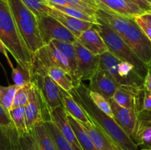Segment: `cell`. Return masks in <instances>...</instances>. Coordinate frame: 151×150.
I'll use <instances>...</instances> for the list:
<instances>
[{"instance_id":"cell-1","label":"cell","mask_w":151,"mask_h":150,"mask_svg":"<svg viewBox=\"0 0 151 150\" xmlns=\"http://www.w3.org/2000/svg\"><path fill=\"white\" fill-rule=\"evenodd\" d=\"M69 94L78 103L92 124L104 130L121 150H139V146L110 117L97 108L88 94V87L83 82L74 87Z\"/></svg>"},{"instance_id":"cell-2","label":"cell","mask_w":151,"mask_h":150,"mask_svg":"<svg viewBox=\"0 0 151 150\" xmlns=\"http://www.w3.org/2000/svg\"><path fill=\"white\" fill-rule=\"evenodd\" d=\"M0 42L17 64L30 73L32 54L18 29L7 0H0Z\"/></svg>"},{"instance_id":"cell-3","label":"cell","mask_w":151,"mask_h":150,"mask_svg":"<svg viewBox=\"0 0 151 150\" xmlns=\"http://www.w3.org/2000/svg\"><path fill=\"white\" fill-rule=\"evenodd\" d=\"M18 29L31 54L44 44L38 29L37 16L21 0H7Z\"/></svg>"},{"instance_id":"cell-4","label":"cell","mask_w":151,"mask_h":150,"mask_svg":"<svg viewBox=\"0 0 151 150\" xmlns=\"http://www.w3.org/2000/svg\"><path fill=\"white\" fill-rule=\"evenodd\" d=\"M92 27L97 31L104 41L109 52L123 61L131 63L139 76L144 80L148 68L135 55L123 38L105 24H93Z\"/></svg>"},{"instance_id":"cell-5","label":"cell","mask_w":151,"mask_h":150,"mask_svg":"<svg viewBox=\"0 0 151 150\" xmlns=\"http://www.w3.org/2000/svg\"><path fill=\"white\" fill-rule=\"evenodd\" d=\"M53 66H58L71 74L70 68L63 53L52 42L46 44L32 54L30 77L47 76L48 70ZM72 75V74H71Z\"/></svg>"},{"instance_id":"cell-6","label":"cell","mask_w":151,"mask_h":150,"mask_svg":"<svg viewBox=\"0 0 151 150\" xmlns=\"http://www.w3.org/2000/svg\"><path fill=\"white\" fill-rule=\"evenodd\" d=\"M100 69L107 71L120 85H143L144 80L136 71L131 63L123 61L109 51L100 55Z\"/></svg>"},{"instance_id":"cell-7","label":"cell","mask_w":151,"mask_h":150,"mask_svg":"<svg viewBox=\"0 0 151 150\" xmlns=\"http://www.w3.org/2000/svg\"><path fill=\"white\" fill-rule=\"evenodd\" d=\"M25 119L27 130H32L35 126L44 122L51 121L50 111L47 108L39 90L32 82L28 89V101L24 106Z\"/></svg>"},{"instance_id":"cell-8","label":"cell","mask_w":151,"mask_h":150,"mask_svg":"<svg viewBox=\"0 0 151 150\" xmlns=\"http://www.w3.org/2000/svg\"><path fill=\"white\" fill-rule=\"evenodd\" d=\"M76 52V71L74 77V87L84 80H89L100 69V55H94L83 46L78 41L73 42Z\"/></svg>"},{"instance_id":"cell-9","label":"cell","mask_w":151,"mask_h":150,"mask_svg":"<svg viewBox=\"0 0 151 150\" xmlns=\"http://www.w3.org/2000/svg\"><path fill=\"white\" fill-rule=\"evenodd\" d=\"M39 33L44 45L52 41L73 43L77 38L60 21L50 15L38 16Z\"/></svg>"},{"instance_id":"cell-10","label":"cell","mask_w":151,"mask_h":150,"mask_svg":"<svg viewBox=\"0 0 151 150\" xmlns=\"http://www.w3.org/2000/svg\"><path fill=\"white\" fill-rule=\"evenodd\" d=\"M122 38L135 55L147 68L151 67V41L134 19Z\"/></svg>"},{"instance_id":"cell-11","label":"cell","mask_w":151,"mask_h":150,"mask_svg":"<svg viewBox=\"0 0 151 150\" xmlns=\"http://www.w3.org/2000/svg\"><path fill=\"white\" fill-rule=\"evenodd\" d=\"M39 90L41 95L51 113L57 107H62V88H60L49 76H35L31 79Z\"/></svg>"},{"instance_id":"cell-12","label":"cell","mask_w":151,"mask_h":150,"mask_svg":"<svg viewBox=\"0 0 151 150\" xmlns=\"http://www.w3.org/2000/svg\"><path fill=\"white\" fill-rule=\"evenodd\" d=\"M144 89V85H120L116 88L112 99L119 105L138 113L142 110Z\"/></svg>"},{"instance_id":"cell-13","label":"cell","mask_w":151,"mask_h":150,"mask_svg":"<svg viewBox=\"0 0 151 150\" xmlns=\"http://www.w3.org/2000/svg\"><path fill=\"white\" fill-rule=\"evenodd\" d=\"M95 1L97 5V9L95 13V17L97 22L105 24L122 38L131 26V21L134 19H128L119 16L108 9L97 0Z\"/></svg>"},{"instance_id":"cell-14","label":"cell","mask_w":151,"mask_h":150,"mask_svg":"<svg viewBox=\"0 0 151 150\" xmlns=\"http://www.w3.org/2000/svg\"><path fill=\"white\" fill-rule=\"evenodd\" d=\"M89 81L88 89L99 93L107 100L112 99L114 94L119 86L114 78L107 71L103 69H99Z\"/></svg>"},{"instance_id":"cell-15","label":"cell","mask_w":151,"mask_h":150,"mask_svg":"<svg viewBox=\"0 0 151 150\" xmlns=\"http://www.w3.org/2000/svg\"><path fill=\"white\" fill-rule=\"evenodd\" d=\"M109 101L111 107L114 119L131 139L135 130L137 113L132 109L125 108L119 105L113 99H111Z\"/></svg>"},{"instance_id":"cell-16","label":"cell","mask_w":151,"mask_h":150,"mask_svg":"<svg viewBox=\"0 0 151 150\" xmlns=\"http://www.w3.org/2000/svg\"><path fill=\"white\" fill-rule=\"evenodd\" d=\"M50 115L52 121L58 126L65 138L73 147L74 150H83L77 139L75 132L68 121L66 113L63 107H59L54 109L51 111Z\"/></svg>"},{"instance_id":"cell-17","label":"cell","mask_w":151,"mask_h":150,"mask_svg":"<svg viewBox=\"0 0 151 150\" xmlns=\"http://www.w3.org/2000/svg\"><path fill=\"white\" fill-rule=\"evenodd\" d=\"M79 123L98 150H121L109 135L100 127L91 123Z\"/></svg>"},{"instance_id":"cell-18","label":"cell","mask_w":151,"mask_h":150,"mask_svg":"<svg viewBox=\"0 0 151 150\" xmlns=\"http://www.w3.org/2000/svg\"><path fill=\"white\" fill-rule=\"evenodd\" d=\"M131 140L139 147L151 141V112L142 110L137 113L135 130Z\"/></svg>"},{"instance_id":"cell-19","label":"cell","mask_w":151,"mask_h":150,"mask_svg":"<svg viewBox=\"0 0 151 150\" xmlns=\"http://www.w3.org/2000/svg\"><path fill=\"white\" fill-rule=\"evenodd\" d=\"M77 41L94 55H101L109 51L102 37L92 26L83 32Z\"/></svg>"},{"instance_id":"cell-20","label":"cell","mask_w":151,"mask_h":150,"mask_svg":"<svg viewBox=\"0 0 151 150\" xmlns=\"http://www.w3.org/2000/svg\"><path fill=\"white\" fill-rule=\"evenodd\" d=\"M103 5L107 7L114 13L128 18L134 19L137 16H140L145 12L137 4H134L129 0H97Z\"/></svg>"},{"instance_id":"cell-21","label":"cell","mask_w":151,"mask_h":150,"mask_svg":"<svg viewBox=\"0 0 151 150\" xmlns=\"http://www.w3.org/2000/svg\"><path fill=\"white\" fill-rule=\"evenodd\" d=\"M50 16H53L55 19L60 21L65 27L67 28L77 38L80 36L81 33L84 31L87 30L93 26V23L87 21L81 20V19H76L72 16H68L59 10H56L52 7L50 11Z\"/></svg>"},{"instance_id":"cell-22","label":"cell","mask_w":151,"mask_h":150,"mask_svg":"<svg viewBox=\"0 0 151 150\" xmlns=\"http://www.w3.org/2000/svg\"><path fill=\"white\" fill-rule=\"evenodd\" d=\"M62 98H63L62 107L66 113L70 115L79 122L91 123L86 114L84 113L81 106L74 99L73 97L69 92H66L62 89Z\"/></svg>"},{"instance_id":"cell-23","label":"cell","mask_w":151,"mask_h":150,"mask_svg":"<svg viewBox=\"0 0 151 150\" xmlns=\"http://www.w3.org/2000/svg\"><path fill=\"white\" fill-rule=\"evenodd\" d=\"M19 132L16 127L0 125V150H18Z\"/></svg>"},{"instance_id":"cell-24","label":"cell","mask_w":151,"mask_h":150,"mask_svg":"<svg viewBox=\"0 0 151 150\" xmlns=\"http://www.w3.org/2000/svg\"><path fill=\"white\" fill-rule=\"evenodd\" d=\"M47 76H50L60 88L69 92L74 88L73 78L68 71L58 66H53L48 70Z\"/></svg>"},{"instance_id":"cell-25","label":"cell","mask_w":151,"mask_h":150,"mask_svg":"<svg viewBox=\"0 0 151 150\" xmlns=\"http://www.w3.org/2000/svg\"><path fill=\"white\" fill-rule=\"evenodd\" d=\"M66 116H67L68 121H69V122L70 123L71 126H72V129H73L74 132H75V135H76L77 137V139H78V142H79L82 149L98 150L96 148L94 144H93L91 140L90 139L89 136H88V134L86 133L85 129L83 128V126H81V124L79 123V121H78L76 119H74L72 116H71L70 115H69L68 113H66Z\"/></svg>"},{"instance_id":"cell-26","label":"cell","mask_w":151,"mask_h":150,"mask_svg":"<svg viewBox=\"0 0 151 150\" xmlns=\"http://www.w3.org/2000/svg\"><path fill=\"white\" fill-rule=\"evenodd\" d=\"M32 130L40 150H58L44 124L36 125Z\"/></svg>"},{"instance_id":"cell-27","label":"cell","mask_w":151,"mask_h":150,"mask_svg":"<svg viewBox=\"0 0 151 150\" xmlns=\"http://www.w3.org/2000/svg\"><path fill=\"white\" fill-rule=\"evenodd\" d=\"M55 46L58 49L65 57L67 60L68 63H69V68H70L71 74H72V78L75 77V73L76 71V52H75V47H74L73 43L70 42H65V41H52Z\"/></svg>"},{"instance_id":"cell-28","label":"cell","mask_w":151,"mask_h":150,"mask_svg":"<svg viewBox=\"0 0 151 150\" xmlns=\"http://www.w3.org/2000/svg\"><path fill=\"white\" fill-rule=\"evenodd\" d=\"M44 125L54 141L58 150H74L73 147L68 142L58 126L52 121L44 122Z\"/></svg>"},{"instance_id":"cell-29","label":"cell","mask_w":151,"mask_h":150,"mask_svg":"<svg viewBox=\"0 0 151 150\" xmlns=\"http://www.w3.org/2000/svg\"><path fill=\"white\" fill-rule=\"evenodd\" d=\"M47 4H48L50 7H52V8L54 9H56V10H59V11L62 12V13L68 15V16H72V17L81 19V20L87 21L91 22V23L93 24H98L96 17L90 16V15L87 14V13L81 11V10H78V9L74 8V7H70V6L60 5V4H53V3L49 2V1H47Z\"/></svg>"},{"instance_id":"cell-30","label":"cell","mask_w":151,"mask_h":150,"mask_svg":"<svg viewBox=\"0 0 151 150\" xmlns=\"http://www.w3.org/2000/svg\"><path fill=\"white\" fill-rule=\"evenodd\" d=\"M9 113L16 130L19 132V135L27 132L24 107H18L10 109Z\"/></svg>"},{"instance_id":"cell-31","label":"cell","mask_w":151,"mask_h":150,"mask_svg":"<svg viewBox=\"0 0 151 150\" xmlns=\"http://www.w3.org/2000/svg\"><path fill=\"white\" fill-rule=\"evenodd\" d=\"M35 16H38L49 15L52 7L47 4V0H21Z\"/></svg>"},{"instance_id":"cell-32","label":"cell","mask_w":151,"mask_h":150,"mask_svg":"<svg viewBox=\"0 0 151 150\" xmlns=\"http://www.w3.org/2000/svg\"><path fill=\"white\" fill-rule=\"evenodd\" d=\"M65 1L71 7L95 17V13L97 9L95 0H65Z\"/></svg>"},{"instance_id":"cell-33","label":"cell","mask_w":151,"mask_h":150,"mask_svg":"<svg viewBox=\"0 0 151 150\" xmlns=\"http://www.w3.org/2000/svg\"><path fill=\"white\" fill-rule=\"evenodd\" d=\"M17 88L14 84L6 87L0 85V103L8 112L11 109L12 103Z\"/></svg>"},{"instance_id":"cell-34","label":"cell","mask_w":151,"mask_h":150,"mask_svg":"<svg viewBox=\"0 0 151 150\" xmlns=\"http://www.w3.org/2000/svg\"><path fill=\"white\" fill-rule=\"evenodd\" d=\"M12 78L17 88L24 86L31 82L30 73L18 64L16 68L12 69Z\"/></svg>"},{"instance_id":"cell-35","label":"cell","mask_w":151,"mask_h":150,"mask_svg":"<svg viewBox=\"0 0 151 150\" xmlns=\"http://www.w3.org/2000/svg\"><path fill=\"white\" fill-rule=\"evenodd\" d=\"M88 94H89L91 99L92 100V101L97 108L100 109L101 111H103V113H105L109 116L113 118V113H112L111 107L109 100L106 99L103 95H101L99 93L90 91L89 89H88Z\"/></svg>"},{"instance_id":"cell-36","label":"cell","mask_w":151,"mask_h":150,"mask_svg":"<svg viewBox=\"0 0 151 150\" xmlns=\"http://www.w3.org/2000/svg\"><path fill=\"white\" fill-rule=\"evenodd\" d=\"M18 150H40L32 130L19 135Z\"/></svg>"},{"instance_id":"cell-37","label":"cell","mask_w":151,"mask_h":150,"mask_svg":"<svg viewBox=\"0 0 151 150\" xmlns=\"http://www.w3.org/2000/svg\"><path fill=\"white\" fill-rule=\"evenodd\" d=\"M29 83L24 86L17 88L12 103L11 109L18 107H24L26 105L28 101V89H29Z\"/></svg>"},{"instance_id":"cell-38","label":"cell","mask_w":151,"mask_h":150,"mask_svg":"<svg viewBox=\"0 0 151 150\" xmlns=\"http://www.w3.org/2000/svg\"><path fill=\"white\" fill-rule=\"evenodd\" d=\"M0 125L3 126H13V121L10 116V113L0 103Z\"/></svg>"},{"instance_id":"cell-39","label":"cell","mask_w":151,"mask_h":150,"mask_svg":"<svg viewBox=\"0 0 151 150\" xmlns=\"http://www.w3.org/2000/svg\"><path fill=\"white\" fill-rule=\"evenodd\" d=\"M134 20L135 21L136 23L140 27V29L144 32V33L145 34L146 36L149 38V40L151 41V26L149 24H147V23L144 21L139 16H137L134 19Z\"/></svg>"},{"instance_id":"cell-40","label":"cell","mask_w":151,"mask_h":150,"mask_svg":"<svg viewBox=\"0 0 151 150\" xmlns=\"http://www.w3.org/2000/svg\"><path fill=\"white\" fill-rule=\"evenodd\" d=\"M142 110L151 112V92L146 88L144 89Z\"/></svg>"},{"instance_id":"cell-41","label":"cell","mask_w":151,"mask_h":150,"mask_svg":"<svg viewBox=\"0 0 151 150\" xmlns=\"http://www.w3.org/2000/svg\"><path fill=\"white\" fill-rule=\"evenodd\" d=\"M129 1H131L134 4H137L145 13L151 11V4L146 0H129Z\"/></svg>"},{"instance_id":"cell-42","label":"cell","mask_w":151,"mask_h":150,"mask_svg":"<svg viewBox=\"0 0 151 150\" xmlns=\"http://www.w3.org/2000/svg\"><path fill=\"white\" fill-rule=\"evenodd\" d=\"M143 85H144L145 88L151 92V67H149L147 69V74L144 79Z\"/></svg>"},{"instance_id":"cell-43","label":"cell","mask_w":151,"mask_h":150,"mask_svg":"<svg viewBox=\"0 0 151 150\" xmlns=\"http://www.w3.org/2000/svg\"><path fill=\"white\" fill-rule=\"evenodd\" d=\"M0 52H1L4 56H5V57H6V59H7V62H8L9 65H10V66L11 67V69H13V64H12L11 61H10V58H9L8 54H7V51L6 50V49L4 48V46L2 45V44H1V42H0Z\"/></svg>"},{"instance_id":"cell-44","label":"cell","mask_w":151,"mask_h":150,"mask_svg":"<svg viewBox=\"0 0 151 150\" xmlns=\"http://www.w3.org/2000/svg\"><path fill=\"white\" fill-rule=\"evenodd\" d=\"M139 17L141 18L145 23H147V24L151 26V11L143 13V14L142 15V16H140Z\"/></svg>"},{"instance_id":"cell-45","label":"cell","mask_w":151,"mask_h":150,"mask_svg":"<svg viewBox=\"0 0 151 150\" xmlns=\"http://www.w3.org/2000/svg\"><path fill=\"white\" fill-rule=\"evenodd\" d=\"M49 2L53 3V4H60V5H65V6H70L65 0H47ZM71 7V6H70Z\"/></svg>"},{"instance_id":"cell-46","label":"cell","mask_w":151,"mask_h":150,"mask_svg":"<svg viewBox=\"0 0 151 150\" xmlns=\"http://www.w3.org/2000/svg\"><path fill=\"white\" fill-rule=\"evenodd\" d=\"M139 148H140L141 150H151V141L147 144L141 146Z\"/></svg>"},{"instance_id":"cell-47","label":"cell","mask_w":151,"mask_h":150,"mask_svg":"<svg viewBox=\"0 0 151 150\" xmlns=\"http://www.w3.org/2000/svg\"><path fill=\"white\" fill-rule=\"evenodd\" d=\"M146 1H148L149 3H150V4H151V0H146Z\"/></svg>"}]
</instances>
